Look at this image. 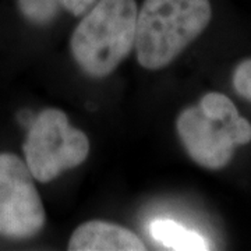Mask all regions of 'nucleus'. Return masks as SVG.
<instances>
[{
	"instance_id": "obj_1",
	"label": "nucleus",
	"mask_w": 251,
	"mask_h": 251,
	"mask_svg": "<svg viewBox=\"0 0 251 251\" xmlns=\"http://www.w3.org/2000/svg\"><path fill=\"white\" fill-rule=\"evenodd\" d=\"M211 17L209 0H145L137 16L138 63L148 70L166 67L204 32Z\"/></svg>"
},
{
	"instance_id": "obj_2",
	"label": "nucleus",
	"mask_w": 251,
	"mask_h": 251,
	"mask_svg": "<svg viewBox=\"0 0 251 251\" xmlns=\"http://www.w3.org/2000/svg\"><path fill=\"white\" fill-rule=\"evenodd\" d=\"M135 0H98L74 29L72 53L92 77H106L135 45Z\"/></svg>"
},
{
	"instance_id": "obj_3",
	"label": "nucleus",
	"mask_w": 251,
	"mask_h": 251,
	"mask_svg": "<svg viewBox=\"0 0 251 251\" xmlns=\"http://www.w3.org/2000/svg\"><path fill=\"white\" fill-rule=\"evenodd\" d=\"M23 150L34 179L48 183L85 161L90 141L82 131L70 126L64 112L45 109L29 125Z\"/></svg>"
},
{
	"instance_id": "obj_4",
	"label": "nucleus",
	"mask_w": 251,
	"mask_h": 251,
	"mask_svg": "<svg viewBox=\"0 0 251 251\" xmlns=\"http://www.w3.org/2000/svg\"><path fill=\"white\" fill-rule=\"evenodd\" d=\"M45 209L27 163L14 153H0V234L35 236L45 225Z\"/></svg>"
},
{
	"instance_id": "obj_5",
	"label": "nucleus",
	"mask_w": 251,
	"mask_h": 251,
	"mask_svg": "<svg viewBox=\"0 0 251 251\" xmlns=\"http://www.w3.org/2000/svg\"><path fill=\"white\" fill-rule=\"evenodd\" d=\"M237 119L226 123L215 122L206 117L200 106H193L180 113L176 128L191 159L202 168L216 171L232 161L237 147Z\"/></svg>"
},
{
	"instance_id": "obj_6",
	"label": "nucleus",
	"mask_w": 251,
	"mask_h": 251,
	"mask_svg": "<svg viewBox=\"0 0 251 251\" xmlns=\"http://www.w3.org/2000/svg\"><path fill=\"white\" fill-rule=\"evenodd\" d=\"M70 251H144V243L119 225L91 221L78 226L69 242Z\"/></svg>"
},
{
	"instance_id": "obj_7",
	"label": "nucleus",
	"mask_w": 251,
	"mask_h": 251,
	"mask_svg": "<svg viewBox=\"0 0 251 251\" xmlns=\"http://www.w3.org/2000/svg\"><path fill=\"white\" fill-rule=\"evenodd\" d=\"M151 237L169 250L204 251L209 250V243L197 232L172 219H156L150 225Z\"/></svg>"
},
{
	"instance_id": "obj_8",
	"label": "nucleus",
	"mask_w": 251,
	"mask_h": 251,
	"mask_svg": "<svg viewBox=\"0 0 251 251\" xmlns=\"http://www.w3.org/2000/svg\"><path fill=\"white\" fill-rule=\"evenodd\" d=\"M200 108L211 120L226 123L240 116L234 103L224 94L209 92L200 100Z\"/></svg>"
},
{
	"instance_id": "obj_9",
	"label": "nucleus",
	"mask_w": 251,
	"mask_h": 251,
	"mask_svg": "<svg viewBox=\"0 0 251 251\" xmlns=\"http://www.w3.org/2000/svg\"><path fill=\"white\" fill-rule=\"evenodd\" d=\"M23 14L34 23H48L57 14L59 0H18Z\"/></svg>"
},
{
	"instance_id": "obj_10",
	"label": "nucleus",
	"mask_w": 251,
	"mask_h": 251,
	"mask_svg": "<svg viewBox=\"0 0 251 251\" xmlns=\"http://www.w3.org/2000/svg\"><path fill=\"white\" fill-rule=\"evenodd\" d=\"M233 87L240 97L251 100V59L240 63L234 70Z\"/></svg>"
},
{
	"instance_id": "obj_11",
	"label": "nucleus",
	"mask_w": 251,
	"mask_h": 251,
	"mask_svg": "<svg viewBox=\"0 0 251 251\" xmlns=\"http://www.w3.org/2000/svg\"><path fill=\"white\" fill-rule=\"evenodd\" d=\"M98 0H59L60 7L66 9L73 16H81L85 14L88 10L92 9V6Z\"/></svg>"
}]
</instances>
